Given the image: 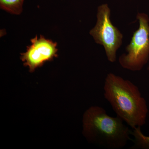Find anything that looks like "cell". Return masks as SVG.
Here are the masks:
<instances>
[{
	"instance_id": "obj_7",
	"label": "cell",
	"mask_w": 149,
	"mask_h": 149,
	"mask_svg": "<svg viewBox=\"0 0 149 149\" xmlns=\"http://www.w3.org/2000/svg\"><path fill=\"white\" fill-rule=\"evenodd\" d=\"M24 0H0L1 8L10 13L19 15L22 11Z\"/></svg>"
},
{
	"instance_id": "obj_8",
	"label": "cell",
	"mask_w": 149,
	"mask_h": 149,
	"mask_svg": "<svg viewBox=\"0 0 149 149\" xmlns=\"http://www.w3.org/2000/svg\"><path fill=\"white\" fill-rule=\"evenodd\" d=\"M148 70H149V66H148Z\"/></svg>"
},
{
	"instance_id": "obj_1",
	"label": "cell",
	"mask_w": 149,
	"mask_h": 149,
	"mask_svg": "<svg viewBox=\"0 0 149 149\" xmlns=\"http://www.w3.org/2000/svg\"><path fill=\"white\" fill-rule=\"evenodd\" d=\"M104 92L116 116L127 125L133 129L146 124L148 112L146 101L135 84L110 73L105 79Z\"/></svg>"
},
{
	"instance_id": "obj_6",
	"label": "cell",
	"mask_w": 149,
	"mask_h": 149,
	"mask_svg": "<svg viewBox=\"0 0 149 149\" xmlns=\"http://www.w3.org/2000/svg\"><path fill=\"white\" fill-rule=\"evenodd\" d=\"M141 127H136L131 130V135L133 137L132 141L134 145L131 149H149V136L144 135Z\"/></svg>"
},
{
	"instance_id": "obj_3",
	"label": "cell",
	"mask_w": 149,
	"mask_h": 149,
	"mask_svg": "<svg viewBox=\"0 0 149 149\" xmlns=\"http://www.w3.org/2000/svg\"><path fill=\"white\" fill-rule=\"evenodd\" d=\"M139 29L133 33L131 42L126 48L127 54L119 57V62L125 69L140 71L149 61V18L143 13H138Z\"/></svg>"
},
{
	"instance_id": "obj_2",
	"label": "cell",
	"mask_w": 149,
	"mask_h": 149,
	"mask_svg": "<svg viewBox=\"0 0 149 149\" xmlns=\"http://www.w3.org/2000/svg\"><path fill=\"white\" fill-rule=\"evenodd\" d=\"M124 122L108 114L102 107H91L83 116V135L91 143L105 148L122 149L132 141V130Z\"/></svg>"
},
{
	"instance_id": "obj_4",
	"label": "cell",
	"mask_w": 149,
	"mask_h": 149,
	"mask_svg": "<svg viewBox=\"0 0 149 149\" xmlns=\"http://www.w3.org/2000/svg\"><path fill=\"white\" fill-rule=\"evenodd\" d=\"M111 10L107 4L99 6L97 22L90 34L97 44L103 46L109 61H116V53L122 45V34L110 20Z\"/></svg>"
},
{
	"instance_id": "obj_5",
	"label": "cell",
	"mask_w": 149,
	"mask_h": 149,
	"mask_svg": "<svg viewBox=\"0 0 149 149\" xmlns=\"http://www.w3.org/2000/svg\"><path fill=\"white\" fill-rule=\"evenodd\" d=\"M31 45L27 51L21 54L20 59L24 66L27 67L29 72H34L42 66L46 62L51 61L58 57L57 44L41 35L36 36L31 40Z\"/></svg>"
}]
</instances>
